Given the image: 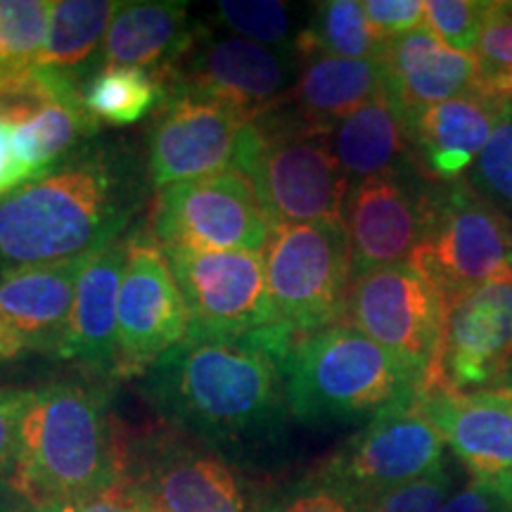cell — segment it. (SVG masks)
<instances>
[{
    "mask_svg": "<svg viewBox=\"0 0 512 512\" xmlns=\"http://www.w3.org/2000/svg\"><path fill=\"white\" fill-rule=\"evenodd\" d=\"M330 147L351 185L415 166L411 121L387 91L339 119Z\"/></svg>",
    "mask_w": 512,
    "mask_h": 512,
    "instance_id": "obj_25",
    "label": "cell"
},
{
    "mask_svg": "<svg viewBox=\"0 0 512 512\" xmlns=\"http://www.w3.org/2000/svg\"><path fill=\"white\" fill-rule=\"evenodd\" d=\"M27 183H31V176L17 155L15 128L0 121V200Z\"/></svg>",
    "mask_w": 512,
    "mask_h": 512,
    "instance_id": "obj_42",
    "label": "cell"
},
{
    "mask_svg": "<svg viewBox=\"0 0 512 512\" xmlns=\"http://www.w3.org/2000/svg\"><path fill=\"white\" fill-rule=\"evenodd\" d=\"M22 356H27V351L22 349V344L17 342V337L12 335L3 323H0V366L17 361V358Z\"/></svg>",
    "mask_w": 512,
    "mask_h": 512,
    "instance_id": "obj_43",
    "label": "cell"
},
{
    "mask_svg": "<svg viewBox=\"0 0 512 512\" xmlns=\"http://www.w3.org/2000/svg\"><path fill=\"white\" fill-rule=\"evenodd\" d=\"M190 332V313L162 245L147 226L128 233L117 304V380L143 377Z\"/></svg>",
    "mask_w": 512,
    "mask_h": 512,
    "instance_id": "obj_12",
    "label": "cell"
},
{
    "mask_svg": "<svg viewBox=\"0 0 512 512\" xmlns=\"http://www.w3.org/2000/svg\"><path fill=\"white\" fill-rule=\"evenodd\" d=\"M439 512H512V484L470 477Z\"/></svg>",
    "mask_w": 512,
    "mask_h": 512,
    "instance_id": "obj_40",
    "label": "cell"
},
{
    "mask_svg": "<svg viewBox=\"0 0 512 512\" xmlns=\"http://www.w3.org/2000/svg\"><path fill=\"white\" fill-rule=\"evenodd\" d=\"M192 330L249 332L275 323L264 254L164 249Z\"/></svg>",
    "mask_w": 512,
    "mask_h": 512,
    "instance_id": "obj_17",
    "label": "cell"
},
{
    "mask_svg": "<svg viewBox=\"0 0 512 512\" xmlns=\"http://www.w3.org/2000/svg\"><path fill=\"white\" fill-rule=\"evenodd\" d=\"M384 43L370 29L358 0H325L311 5L294 50L299 57L330 55L347 60H380Z\"/></svg>",
    "mask_w": 512,
    "mask_h": 512,
    "instance_id": "obj_29",
    "label": "cell"
},
{
    "mask_svg": "<svg viewBox=\"0 0 512 512\" xmlns=\"http://www.w3.org/2000/svg\"><path fill=\"white\" fill-rule=\"evenodd\" d=\"M489 3L479 0H427L425 27L448 48L475 53Z\"/></svg>",
    "mask_w": 512,
    "mask_h": 512,
    "instance_id": "obj_37",
    "label": "cell"
},
{
    "mask_svg": "<svg viewBox=\"0 0 512 512\" xmlns=\"http://www.w3.org/2000/svg\"><path fill=\"white\" fill-rule=\"evenodd\" d=\"M465 181L512 219V105Z\"/></svg>",
    "mask_w": 512,
    "mask_h": 512,
    "instance_id": "obj_35",
    "label": "cell"
},
{
    "mask_svg": "<svg viewBox=\"0 0 512 512\" xmlns=\"http://www.w3.org/2000/svg\"><path fill=\"white\" fill-rule=\"evenodd\" d=\"M441 309V294L406 261L354 275L339 323L363 332L425 380L439 347Z\"/></svg>",
    "mask_w": 512,
    "mask_h": 512,
    "instance_id": "obj_13",
    "label": "cell"
},
{
    "mask_svg": "<svg viewBox=\"0 0 512 512\" xmlns=\"http://www.w3.org/2000/svg\"><path fill=\"white\" fill-rule=\"evenodd\" d=\"M166 76L138 67H102L81 81V100L95 119L110 126H133L159 110Z\"/></svg>",
    "mask_w": 512,
    "mask_h": 512,
    "instance_id": "obj_28",
    "label": "cell"
},
{
    "mask_svg": "<svg viewBox=\"0 0 512 512\" xmlns=\"http://www.w3.org/2000/svg\"><path fill=\"white\" fill-rule=\"evenodd\" d=\"M121 479L152 512H254V489L219 451L169 425L124 437Z\"/></svg>",
    "mask_w": 512,
    "mask_h": 512,
    "instance_id": "obj_6",
    "label": "cell"
},
{
    "mask_svg": "<svg viewBox=\"0 0 512 512\" xmlns=\"http://www.w3.org/2000/svg\"><path fill=\"white\" fill-rule=\"evenodd\" d=\"M31 512H152L147 505L140 501L136 491L128 486L124 479H119L117 484L110 489L100 491V494L81 498V501L53 505L46 510H31Z\"/></svg>",
    "mask_w": 512,
    "mask_h": 512,
    "instance_id": "obj_41",
    "label": "cell"
},
{
    "mask_svg": "<svg viewBox=\"0 0 512 512\" xmlns=\"http://www.w3.org/2000/svg\"><path fill=\"white\" fill-rule=\"evenodd\" d=\"M363 10H366L370 29L382 43L425 27V3L422 0H366Z\"/></svg>",
    "mask_w": 512,
    "mask_h": 512,
    "instance_id": "obj_39",
    "label": "cell"
},
{
    "mask_svg": "<svg viewBox=\"0 0 512 512\" xmlns=\"http://www.w3.org/2000/svg\"><path fill=\"white\" fill-rule=\"evenodd\" d=\"M117 8L114 0H53L46 46L36 67L67 72L79 81L93 74Z\"/></svg>",
    "mask_w": 512,
    "mask_h": 512,
    "instance_id": "obj_26",
    "label": "cell"
},
{
    "mask_svg": "<svg viewBox=\"0 0 512 512\" xmlns=\"http://www.w3.org/2000/svg\"><path fill=\"white\" fill-rule=\"evenodd\" d=\"M441 335L420 392H486L512 382V278L441 299Z\"/></svg>",
    "mask_w": 512,
    "mask_h": 512,
    "instance_id": "obj_10",
    "label": "cell"
},
{
    "mask_svg": "<svg viewBox=\"0 0 512 512\" xmlns=\"http://www.w3.org/2000/svg\"><path fill=\"white\" fill-rule=\"evenodd\" d=\"M446 444L418 399L389 408L316 467L363 503L444 463Z\"/></svg>",
    "mask_w": 512,
    "mask_h": 512,
    "instance_id": "obj_14",
    "label": "cell"
},
{
    "mask_svg": "<svg viewBox=\"0 0 512 512\" xmlns=\"http://www.w3.org/2000/svg\"><path fill=\"white\" fill-rule=\"evenodd\" d=\"M81 81L48 67H27L0 79V121L22 128L48 112L62 98L76 93Z\"/></svg>",
    "mask_w": 512,
    "mask_h": 512,
    "instance_id": "obj_31",
    "label": "cell"
},
{
    "mask_svg": "<svg viewBox=\"0 0 512 512\" xmlns=\"http://www.w3.org/2000/svg\"><path fill=\"white\" fill-rule=\"evenodd\" d=\"M302 57L294 48H268L245 38L195 27L188 48L171 69L166 88H181L226 102L249 121L271 112L292 91Z\"/></svg>",
    "mask_w": 512,
    "mask_h": 512,
    "instance_id": "obj_11",
    "label": "cell"
},
{
    "mask_svg": "<svg viewBox=\"0 0 512 512\" xmlns=\"http://www.w3.org/2000/svg\"><path fill=\"white\" fill-rule=\"evenodd\" d=\"M254 512H366V508L347 489L311 470L256 496Z\"/></svg>",
    "mask_w": 512,
    "mask_h": 512,
    "instance_id": "obj_33",
    "label": "cell"
},
{
    "mask_svg": "<svg viewBox=\"0 0 512 512\" xmlns=\"http://www.w3.org/2000/svg\"><path fill=\"white\" fill-rule=\"evenodd\" d=\"M152 190L138 147L91 140L0 200V278L102 252L126 238Z\"/></svg>",
    "mask_w": 512,
    "mask_h": 512,
    "instance_id": "obj_2",
    "label": "cell"
},
{
    "mask_svg": "<svg viewBox=\"0 0 512 512\" xmlns=\"http://www.w3.org/2000/svg\"><path fill=\"white\" fill-rule=\"evenodd\" d=\"M422 377L347 323L299 337L285 361L287 406L311 427L373 420L418 399Z\"/></svg>",
    "mask_w": 512,
    "mask_h": 512,
    "instance_id": "obj_4",
    "label": "cell"
},
{
    "mask_svg": "<svg viewBox=\"0 0 512 512\" xmlns=\"http://www.w3.org/2000/svg\"><path fill=\"white\" fill-rule=\"evenodd\" d=\"M126 240L128 235L112 242L83 268L67 332L55 354L102 382L117 380V304Z\"/></svg>",
    "mask_w": 512,
    "mask_h": 512,
    "instance_id": "obj_20",
    "label": "cell"
},
{
    "mask_svg": "<svg viewBox=\"0 0 512 512\" xmlns=\"http://www.w3.org/2000/svg\"><path fill=\"white\" fill-rule=\"evenodd\" d=\"M211 24L228 36L245 38L268 48H294L304 27H297V8L275 0H221Z\"/></svg>",
    "mask_w": 512,
    "mask_h": 512,
    "instance_id": "obj_30",
    "label": "cell"
},
{
    "mask_svg": "<svg viewBox=\"0 0 512 512\" xmlns=\"http://www.w3.org/2000/svg\"><path fill=\"white\" fill-rule=\"evenodd\" d=\"M121 448L110 382L72 377L29 387L10 489L31 510L95 496L121 479Z\"/></svg>",
    "mask_w": 512,
    "mask_h": 512,
    "instance_id": "obj_3",
    "label": "cell"
},
{
    "mask_svg": "<svg viewBox=\"0 0 512 512\" xmlns=\"http://www.w3.org/2000/svg\"><path fill=\"white\" fill-rule=\"evenodd\" d=\"M384 91L387 83L380 60L309 55L302 57L297 81L278 107L299 124L330 131L339 119Z\"/></svg>",
    "mask_w": 512,
    "mask_h": 512,
    "instance_id": "obj_24",
    "label": "cell"
},
{
    "mask_svg": "<svg viewBox=\"0 0 512 512\" xmlns=\"http://www.w3.org/2000/svg\"><path fill=\"white\" fill-rule=\"evenodd\" d=\"M102 124L81 100V88L43 112L31 124L15 128V147L31 181L100 136Z\"/></svg>",
    "mask_w": 512,
    "mask_h": 512,
    "instance_id": "obj_27",
    "label": "cell"
},
{
    "mask_svg": "<svg viewBox=\"0 0 512 512\" xmlns=\"http://www.w3.org/2000/svg\"><path fill=\"white\" fill-rule=\"evenodd\" d=\"M432 190L434 183L420 174L418 166L351 185L344 230L354 275L411 261L425 233Z\"/></svg>",
    "mask_w": 512,
    "mask_h": 512,
    "instance_id": "obj_16",
    "label": "cell"
},
{
    "mask_svg": "<svg viewBox=\"0 0 512 512\" xmlns=\"http://www.w3.org/2000/svg\"><path fill=\"white\" fill-rule=\"evenodd\" d=\"M458 470L448 460L418 479L384 491L366 505V512H439L456 494Z\"/></svg>",
    "mask_w": 512,
    "mask_h": 512,
    "instance_id": "obj_36",
    "label": "cell"
},
{
    "mask_svg": "<svg viewBox=\"0 0 512 512\" xmlns=\"http://www.w3.org/2000/svg\"><path fill=\"white\" fill-rule=\"evenodd\" d=\"M233 166L249 178L273 226L344 223L351 183L332 152L330 131L273 107L249 121Z\"/></svg>",
    "mask_w": 512,
    "mask_h": 512,
    "instance_id": "obj_5",
    "label": "cell"
},
{
    "mask_svg": "<svg viewBox=\"0 0 512 512\" xmlns=\"http://www.w3.org/2000/svg\"><path fill=\"white\" fill-rule=\"evenodd\" d=\"M93 256L24 268L0 278V323L17 337L27 356L57 354L72 316L81 273Z\"/></svg>",
    "mask_w": 512,
    "mask_h": 512,
    "instance_id": "obj_22",
    "label": "cell"
},
{
    "mask_svg": "<svg viewBox=\"0 0 512 512\" xmlns=\"http://www.w3.org/2000/svg\"><path fill=\"white\" fill-rule=\"evenodd\" d=\"M5 76V69H3V62H0V79H3Z\"/></svg>",
    "mask_w": 512,
    "mask_h": 512,
    "instance_id": "obj_45",
    "label": "cell"
},
{
    "mask_svg": "<svg viewBox=\"0 0 512 512\" xmlns=\"http://www.w3.org/2000/svg\"><path fill=\"white\" fill-rule=\"evenodd\" d=\"M411 264L441 299L512 278V219L467 181L434 183Z\"/></svg>",
    "mask_w": 512,
    "mask_h": 512,
    "instance_id": "obj_8",
    "label": "cell"
},
{
    "mask_svg": "<svg viewBox=\"0 0 512 512\" xmlns=\"http://www.w3.org/2000/svg\"><path fill=\"white\" fill-rule=\"evenodd\" d=\"M264 266L275 323L297 339L344 316L354 278L344 223H278L268 235Z\"/></svg>",
    "mask_w": 512,
    "mask_h": 512,
    "instance_id": "obj_7",
    "label": "cell"
},
{
    "mask_svg": "<svg viewBox=\"0 0 512 512\" xmlns=\"http://www.w3.org/2000/svg\"><path fill=\"white\" fill-rule=\"evenodd\" d=\"M249 119L226 102L166 88L147 133V174L155 192L230 169Z\"/></svg>",
    "mask_w": 512,
    "mask_h": 512,
    "instance_id": "obj_15",
    "label": "cell"
},
{
    "mask_svg": "<svg viewBox=\"0 0 512 512\" xmlns=\"http://www.w3.org/2000/svg\"><path fill=\"white\" fill-rule=\"evenodd\" d=\"M510 387H512V382H510Z\"/></svg>",
    "mask_w": 512,
    "mask_h": 512,
    "instance_id": "obj_46",
    "label": "cell"
},
{
    "mask_svg": "<svg viewBox=\"0 0 512 512\" xmlns=\"http://www.w3.org/2000/svg\"><path fill=\"white\" fill-rule=\"evenodd\" d=\"M475 55V86L512 102V3H489Z\"/></svg>",
    "mask_w": 512,
    "mask_h": 512,
    "instance_id": "obj_34",
    "label": "cell"
},
{
    "mask_svg": "<svg viewBox=\"0 0 512 512\" xmlns=\"http://www.w3.org/2000/svg\"><path fill=\"white\" fill-rule=\"evenodd\" d=\"M0 512H29V505L12 494H0Z\"/></svg>",
    "mask_w": 512,
    "mask_h": 512,
    "instance_id": "obj_44",
    "label": "cell"
},
{
    "mask_svg": "<svg viewBox=\"0 0 512 512\" xmlns=\"http://www.w3.org/2000/svg\"><path fill=\"white\" fill-rule=\"evenodd\" d=\"M192 34L190 5L181 0L119 3L95 69L138 67L164 74L188 48Z\"/></svg>",
    "mask_w": 512,
    "mask_h": 512,
    "instance_id": "obj_23",
    "label": "cell"
},
{
    "mask_svg": "<svg viewBox=\"0 0 512 512\" xmlns=\"http://www.w3.org/2000/svg\"><path fill=\"white\" fill-rule=\"evenodd\" d=\"M53 3L48 0H0V62L5 74L36 67L46 46Z\"/></svg>",
    "mask_w": 512,
    "mask_h": 512,
    "instance_id": "obj_32",
    "label": "cell"
},
{
    "mask_svg": "<svg viewBox=\"0 0 512 512\" xmlns=\"http://www.w3.org/2000/svg\"><path fill=\"white\" fill-rule=\"evenodd\" d=\"M418 403L472 479L512 484V387L418 392Z\"/></svg>",
    "mask_w": 512,
    "mask_h": 512,
    "instance_id": "obj_18",
    "label": "cell"
},
{
    "mask_svg": "<svg viewBox=\"0 0 512 512\" xmlns=\"http://www.w3.org/2000/svg\"><path fill=\"white\" fill-rule=\"evenodd\" d=\"M29 512H31V508H29Z\"/></svg>",
    "mask_w": 512,
    "mask_h": 512,
    "instance_id": "obj_47",
    "label": "cell"
},
{
    "mask_svg": "<svg viewBox=\"0 0 512 512\" xmlns=\"http://www.w3.org/2000/svg\"><path fill=\"white\" fill-rule=\"evenodd\" d=\"M24 401H27V389L0 387V494H12L10 484L17 470Z\"/></svg>",
    "mask_w": 512,
    "mask_h": 512,
    "instance_id": "obj_38",
    "label": "cell"
},
{
    "mask_svg": "<svg viewBox=\"0 0 512 512\" xmlns=\"http://www.w3.org/2000/svg\"><path fill=\"white\" fill-rule=\"evenodd\" d=\"M273 223L240 169L159 190L150 204L152 233L162 249L264 254Z\"/></svg>",
    "mask_w": 512,
    "mask_h": 512,
    "instance_id": "obj_9",
    "label": "cell"
},
{
    "mask_svg": "<svg viewBox=\"0 0 512 512\" xmlns=\"http://www.w3.org/2000/svg\"><path fill=\"white\" fill-rule=\"evenodd\" d=\"M380 64L387 93L411 121L427 107L453 100L475 88L479 60L444 46L427 27L384 43Z\"/></svg>",
    "mask_w": 512,
    "mask_h": 512,
    "instance_id": "obj_21",
    "label": "cell"
},
{
    "mask_svg": "<svg viewBox=\"0 0 512 512\" xmlns=\"http://www.w3.org/2000/svg\"><path fill=\"white\" fill-rule=\"evenodd\" d=\"M512 102L482 91L427 107L411 119L415 166L427 181H465Z\"/></svg>",
    "mask_w": 512,
    "mask_h": 512,
    "instance_id": "obj_19",
    "label": "cell"
},
{
    "mask_svg": "<svg viewBox=\"0 0 512 512\" xmlns=\"http://www.w3.org/2000/svg\"><path fill=\"white\" fill-rule=\"evenodd\" d=\"M294 342L280 325L249 332L190 328L140 377V389L164 425L249 470L287 434L285 361Z\"/></svg>",
    "mask_w": 512,
    "mask_h": 512,
    "instance_id": "obj_1",
    "label": "cell"
}]
</instances>
